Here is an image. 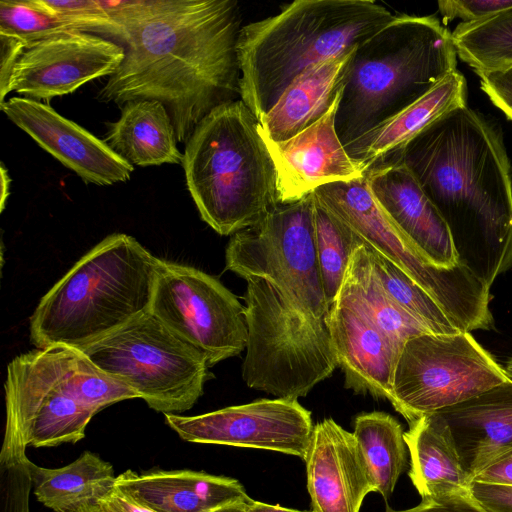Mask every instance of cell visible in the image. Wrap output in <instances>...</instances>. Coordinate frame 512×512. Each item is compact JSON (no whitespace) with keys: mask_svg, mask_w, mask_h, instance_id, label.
<instances>
[{"mask_svg":"<svg viewBox=\"0 0 512 512\" xmlns=\"http://www.w3.org/2000/svg\"><path fill=\"white\" fill-rule=\"evenodd\" d=\"M112 18L128 41L98 101L157 100L186 144L206 115L240 96L237 1L120 0Z\"/></svg>","mask_w":512,"mask_h":512,"instance_id":"cell-1","label":"cell"},{"mask_svg":"<svg viewBox=\"0 0 512 512\" xmlns=\"http://www.w3.org/2000/svg\"><path fill=\"white\" fill-rule=\"evenodd\" d=\"M389 162L403 164L440 212L458 263L488 286L511 267L512 169L482 115L451 110L381 163Z\"/></svg>","mask_w":512,"mask_h":512,"instance_id":"cell-2","label":"cell"},{"mask_svg":"<svg viewBox=\"0 0 512 512\" xmlns=\"http://www.w3.org/2000/svg\"><path fill=\"white\" fill-rule=\"evenodd\" d=\"M394 16L371 0H297L242 26L240 99L260 121L310 66L354 49Z\"/></svg>","mask_w":512,"mask_h":512,"instance_id":"cell-3","label":"cell"},{"mask_svg":"<svg viewBox=\"0 0 512 512\" xmlns=\"http://www.w3.org/2000/svg\"><path fill=\"white\" fill-rule=\"evenodd\" d=\"M452 33L433 16L395 15L354 50L335 114L344 147L419 100L456 70Z\"/></svg>","mask_w":512,"mask_h":512,"instance_id":"cell-4","label":"cell"},{"mask_svg":"<svg viewBox=\"0 0 512 512\" xmlns=\"http://www.w3.org/2000/svg\"><path fill=\"white\" fill-rule=\"evenodd\" d=\"M158 260L132 236H107L41 298L30 317L31 343L81 350L146 314Z\"/></svg>","mask_w":512,"mask_h":512,"instance_id":"cell-5","label":"cell"},{"mask_svg":"<svg viewBox=\"0 0 512 512\" xmlns=\"http://www.w3.org/2000/svg\"><path fill=\"white\" fill-rule=\"evenodd\" d=\"M182 165L201 219L220 235L257 225L280 203L259 121L241 99L201 120L185 144Z\"/></svg>","mask_w":512,"mask_h":512,"instance_id":"cell-6","label":"cell"},{"mask_svg":"<svg viewBox=\"0 0 512 512\" xmlns=\"http://www.w3.org/2000/svg\"><path fill=\"white\" fill-rule=\"evenodd\" d=\"M245 280L244 382L280 399L306 396L338 366L327 317L310 314L264 278Z\"/></svg>","mask_w":512,"mask_h":512,"instance_id":"cell-7","label":"cell"},{"mask_svg":"<svg viewBox=\"0 0 512 512\" xmlns=\"http://www.w3.org/2000/svg\"><path fill=\"white\" fill-rule=\"evenodd\" d=\"M313 194L319 205L365 245L426 290L460 331L492 327L490 286L460 263L453 268H440L426 260L378 204L366 174L321 186Z\"/></svg>","mask_w":512,"mask_h":512,"instance_id":"cell-8","label":"cell"},{"mask_svg":"<svg viewBox=\"0 0 512 512\" xmlns=\"http://www.w3.org/2000/svg\"><path fill=\"white\" fill-rule=\"evenodd\" d=\"M81 351L164 414L191 409L208 377L205 356L150 311Z\"/></svg>","mask_w":512,"mask_h":512,"instance_id":"cell-9","label":"cell"},{"mask_svg":"<svg viewBox=\"0 0 512 512\" xmlns=\"http://www.w3.org/2000/svg\"><path fill=\"white\" fill-rule=\"evenodd\" d=\"M508 379L470 332L423 333L408 339L399 353L390 403L410 424Z\"/></svg>","mask_w":512,"mask_h":512,"instance_id":"cell-10","label":"cell"},{"mask_svg":"<svg viewBox=\"0 0 512 512\" xmlns=\"http://www.w3.org/2000/svg\"><path fill=\"white\" fill-rule=\"evenodd\" d=\"M313 192L291 203H279L257 225L230 237L226 269L240 277L264 278L318 318L328 305L315 244Z\"/></svg>","mask_w":512,"mask_h":512,"instance_id":"cell-11","label":"cell"},{"mask_svg":"<svg viewBox=\"0 0 512 512\" xmlns=\"http://www.w3.org/2000/svg\"><path fill=\"white\" fill-rule=\"evenodd\" d=\"M150 312L200 351L208 366L246 349L245 306L215 277L159 259Z\"/></svg>","mask_w":512,"mask_h":512,"instance_id":"cell-12","label":"cell"},{"mask_svg":"<svg viewBox=\"0 0 512 512\" xmlns=\"http://www.w3.org/2000/svg\"><path fill=\"white\" fill-rule=\"evenodd\" d=\"M187 442L270 450L305 459L313 431L311 413L297 400L260 399L196 416L164 414Z\"/></svg>","mask_w":512,"mask_h":512,"instance_id":"cell-13","label":"cell"},{"mask_svg":"<svg viewBox=\"0 0 512 512\" xmlns=\"http://www.w3.org/2000/svg\"><path fill=\"white\" fill-rule=\"evenodd\" d=\"M125 57L117 42L80 31L55 34L26 46L13 69L8 93L39 101L74 92L112 75Z\"/></svg>","mask_w":512,"mask_h":512,"instance_id":"cell-14","label":"cell"},{"mask_svg":"<svg viewBox=\"0 0 512 512\" xmlns=\"http://www.w3.org/2000/svg\"><path fill=\"white\" fill-rule=\"evenodd\" d=\"M1 111L41 148L84 182L113 185L130 179L134 166L52 107L25 97H12Z\"/></svg>","mask_w":512,"mask_h":512,"instance_id":"cell-15","label":"cell"},{"mask_svg":"<svg viewBox=\"0 0 512 512\" xmlns=\"http://www.w3.org/2000/svg\"><path fill=\"white\" fill-rule=\"evenodd\" d=\"M340 94L322 118L294 137L274 142L262 136L276 169L280 203L298 201L321 186L366 174L365 167L349 156L336 133Z\"/></svg>","mask_w":512,"mask_h":512,"instance_id":"cell-16","label":"cell"},{"mask_svg":"<svg viewBox=\"0 0 512 512\" xmlns=\"http://www.w3.org/2000/svg\"><path fill=\"white\" fill-rule=\"evenodd\" d=\"M304 461L312 512H359L375 492L353 433L332 418L313 427Z\"/></svg>","mask_w":512,"mask_h":512,"instance_id":"cell-17","label":"cell"},{"mask_svg":"<svg viewBox=\"0 0 512 512\" xmlns=\"http://www.w3.org/2000/svg\"><path fill=\"white\" fill-rule=\"evenodd\" d=\"M366 178L378 204L426 260L440 268L459 264L445 220L403 164L375 165Z\"/></svg>","mask_w":512,"mask_h":512,"instance_id":"cell-18","label":"cell"},{"mask_svg":"<svg viewBox=\"0 0 512 512\" xmlns=\"http://www.w3.org/2000/svg\"><path fill=\"white\" fill-rule=\"evenodd\" d=\"M327 322L345 387L391 402L399 354L387 337L366 316L338 302L330 306Z\"/></svg>","mask_w":512,"mask_h":512,"instance_id":"cell-19","label":"cell"},{"mask_svg":"<svg viewBox=\"0 0 512 512\" xmlns=\"http://www.w3.org/2000/svg\"><path fill=\"white\" fill-rule=\"evenodd\" d=\"M435 413L448 425L471 481L485 467L512 453V380Z\"/></svg>","mask_w":512,"mask_h":512,"instance_id":"cell-20","label":"cell"},{"mask_svg":"<svg viewBox=\"0 0 512 512\" xmlns=\"http://www.w3.org/2000/svg\"><path fill=\"white\" fill-rule=\"evenodd\" d=\"M116 486L156 512H212L252 499L230 477L192 470H156L138 474L130 469L116 477Z\"/></svg>","mask_w":512,"mask_h":512,"instance_id":"cell-21","label":"cell"},{"mask_svg":"<svg viewBox=\"0 0 512 512\" xmlns=\"http://www.w3.org/2000/svg\"><path fill=\"white\" fill-rule=\"evenodd\" d=\"M355 48L314 64L299 75L259 121L261 135L282 142L322 118L342 89Z\"/></svg>","mask_w":512,"mask_h":512,"instance_id":"cell-22","label":"cell"},{"mask_svg":"<svg viewBox=\"0 0 512 512\" xmlns=\"http://www.w3.org/2000/svg\"><path fill=\"white\" fill-rule=\"evenodd\" d=\"M466 80L457 70L432 90L379 127L345 147L366 170L381 163L451 110L465 106Z\"/></svg>","mask_w":512,"mask_h":512,"instance_id":"cell-23","label":"cell"},{"mask_svg":"<svg viewBox=\"0 0 512 512\" xmlns=\"http://www.w3.org/2000/svg\"><path fill=\"white\" fill-rule=\"evenodd\" d=\"M404 440L410 455L409 477L422 500L469 493L471 479L462 467L450 429L438 413L410 423Z\"/></svg>","mask_w":512,"mask_h":512,"instance_id":"cell-24","label":"cell"},{"mask_svg":"<svg viewBox=\"0 0 512 512\" xmlns=\"http://www.w3.org/2000/svg\"><path fill=\"white\" fill-rule=\"evenodd\" d=\"M104 142L133 166L182 164L183 154L177 147L172 120L157 100L126 102Z\"/></svg>","mask_w":512,"mask_h":512,"instance_id":"cell-25","label":"cell"},{"mask_svg":"<svg viewBox=\"0 0 512 512\" xmlns=\"http://www.w3.org/2000/svg\"><path fill=\"white\" fill-rule=\"evenodd\" d=\"M335 302L366 316L387 337L398 354L408 339L432 333L386 294L374 273L364 243L351 254Z\"/></svg>","mask_w":512,"mask_h":512,"instance_id":"cell-26","label":"cell"},{"mask_svg":"<svg viewBox=\"0 0 512 512\" xmlns=\"http://www.w3.org/2000/svg\"><path fill=\"white\" fill-rule=\"evenodd\" d=\"M28 466L37 500L54 512H75L98 505L116 485L109 462L85 451L72 463L56 469Z\"/></svg>","mask_w":512,"mask_h":512,"instance_id":"cell-27","label":"cell"},{"mask_svg":"<svg viewBox=\"0 0 512 512\" xmlns=\"http://www.w3.org/2000/svg\"><path fill=\"white\" fill-rule=\"evenodd\" d=\"M353 435L375 492L388 500L407 465V445L402 426L384 412L361 413L355 418Z\"/></svg>","mask_w":512,"mask_h":512,"instance_id":"cell-28","label":"cell"},{"mask_svg":"<svg viewBox=\"0 0 512 512\" xmlns=\"http://www.w3.org/2000/svg\"><path fill=\"white\" fill-rule=\"evenodd\" d=\"M98 412L81 403L61 385H49L36 396L33 407L28 446L54 447L76 443Z\"/></svg>","mask_w":512,"mask_h":512,"instance_id":"cell-29","label":"cell"},{"mask_svg":"<svg viewBox=\"0 0 512 512\" xmlns=\"http://www.w3.org/2000/svg\"><path fill=\"white\" fill-rule=\"evenodd\" d=\"M457 55L476 73L512 64V8L452 32Z\"/></svg>","mask_w":512,"mask_h":512,"instance_id":"cell-30","label":"cell"},{"mask_svg":"<svg viewBox=\"0 0 512 512\" xmlns=\"http://www.w3.org/2000/svg\"><path fill=\"white\" fill-rule=\"evenodd\" d=\"M367 249L372 268L382 288L400 308L432 333L460 331L426 290L384 256L368 246Z\"/></svg>","mask_w":512,"mask_h":512,"instance_id":"cell-31","label":"cell"},{"mask_svg":"<svg viewBox=\"0 0 512 512\" xmlns=\"http://www.w3.org/2000/svg\"><path fill=\"white\" fill-rule=\"evenodd\" d=\"M315 244L326 301L331 306L342 286L353 250L363 242L315 200Z\"/></svg>","mask_w":512,"mask_h":512,"instance_id":"cell-32","label":"cell"},{"mask_svg":"<svg viewBox=\"0 0 512 512\" xmlns=\"http://www.w3.org/2000/svg\"><path fill=\"white\" fill-rule=\"evenodd\" d=\"M67 31H79L68 19L44 0H1L0 33L22 39L28 44Z\"/></svg>","mask_w":512,"mask_h":512,"instance_id":"cell-33","label":"cell"},{"mask_svg":"<svg viewBox=\"0 0 512 512\" xmlns=\"http://www.w3.org/2000/svg\"><path fill=\"white\" fill-rule=\"evenodd\" d=\"M52 10L71 21L80 32L98 35L122 46L128 41L125 30L114 22L98 0H44Z\"/></svg>","mask_w":512,"mask_h":512,"instance_id":"cell-34","label":"cell"},{"mask_svg":"<svg viewBox=\"0 0 512 512\" xmlns=\"http://www.w3.org/2000/svg\"><path fill=\"white\" fill-rule=\"evenodd\" d=\"M29 459L0 465L1 512H29V496L33 486Z\"/></svg>","mask_w":512,"mask_h":512,"instance_id":"cell-35","label":"cell"},{"mask_svg":"<svg viewBox=\"0 0 512 512\" xmlns=\"http://www.w3.org/2000/svg\"><path fill=\"white\" fill-rule=\"evenodd\" d=\"M438 8L445 20L474 23L512 8V0H442Z\"/></svg>","mask_w":512,"mask_h":512,"instance_id":"cell-36","label":"cell"},{"mask_svg":"<svg viewBox=\"0 0 512 512\" xmlns=\"http://www.w3.org/2000/svg\"><path fill=\"white\" fill-rule=\"evenodd\" d=\"M482 90L512 121V64L477 73Z\"/></svg>","mask_w":512,"mask_h":512,"instance_id":"cell-37","label":"cell"},{"mask_svg":"<svg viewBox=\"0 0 512 512\" xmlns=\"http://www.w3.org/2000/svg\"><path fill=\"white\" fill-rule=\"evenodd\" d=\"M469 493L487 512H512V486L472 480Z\"/></svg>","mask_w":512,"mask_h":512,"instance_id":"cell-38","label":"cell"},{"mask_svg":"<svg viewBox=\"0 0 512 512\" xmlns=\"http://www.w3.org/2000/svg\"><path fill=\"white\" fill-rule=\"evenodd\" d=\"M385 512H487L470 495L457 494L436 500H422L415 507L405 510H394L386 506Z\"/></svg>","mask_w":512,"mask_h":512,"instance_id":"cell-39","label":"cell"},{"mask_svg":"<svg viewBox=\"0 0 512 512\" xmlns=\"http://www.w3.org/2000/svg\"><path fill=\"white\" fill-rule=\"evenodd\" d=\"M26 46L22 39L0 33V105L5 102L13 69Z\"/></svg>","mask_w":512,"mask_h":512,"instance_id":"cell-40","label":"cell"},{"mask_svg":"<svg viewBox=\"0 0 512 512\" xmlns=\"http://www.w3.org/2000/svg\"><path fill=\"white\" fill-rule=\"evenodd\" d=\"M100 512H156L129 492L115 485V488L99 503Z\"/></svg>","mask_w":512,"mask_h":512,"instance_id":"cell-41","label":"cell"},{"mask_svg":"<svg viewBox=\"0 0 512 512\" xmlns=\"http://www.w3.org/2000/svg\"><path fill=\"white\" fill-rule=\"evenodd\" d=\"M472 480L512 486V453L485 467Z\"/></svg>","mask_w":512,"mask_h":512,"instance_id":"cell-42","label":"cell"},{"mask_svg":"<svg viewBox=\"0 0 512 512\" xmlns=\"http://www.w3.org/2000/svg\"><path fill=\"white\" fill-rule=\"evenodd\" d=\"M247 512H308V511H299L295 509H290L286 507H282L280 505H272L267 504L255 500H251L247 504ZM312 512V511H310Z\"/></svg>","mask_w":512,"mask_h":512,"instance_id":"cell-43","label":"cell"},{"mask_svg":"<svg viewBox=\"0 0 512 512\" xmlns=\"http://www.w3.org/2000/svg\"><path fill=\"white\" fill-rule=\"evenodd\" d=\"M11 179L8 174V170L1 164V211L5 208L6 200L9 196V187H10Z\"/></svg>","mask_w":512,"mask_h":512,"instance_id":"cell-44","label":"cell"},{"mask_svg":"<svg viewBox=\"0 0 512 512\" xmlns=\"http://www.w3.org/2000/svg\"><path fill=\"white\" fill-rule=\"evenodd\" d=\"M250 502V501H249ZM249 502H238L223 506L212 512H247V504Z\"/></svg>","mask_w":512,"mask_h":512,"instance_id":"cell-45","label":"cell"},{"mask_svg":"<svg viewBox=\"0 0 512 512\" xmlns=\"http://www.w3.org/2000/svg\"><path fill=\"white\" fill-rule=\"evenodd\" d=\"M505 370V373L506 375L508 376V378L510 380H512V358H510L507 363H506V366L504 368Z\"/></svg>","mask_w":512,"mask_h":512,"instance_id":"cell-46","label":"cell"},{"mask_svg":"<svg viewBox=\"0 0 512 512\" xmlns=\"http://www.w3.org/2000/svg\"><path fill=\"white\" fill-rule=\"evenodd\" d=\"M75 512H100V511H99L98 505H94V506L83 507Z\"/></svg>","mask_w":512,"mask_h":512,"instance_id":"cell-47","label":"cell"}]
</instances>
